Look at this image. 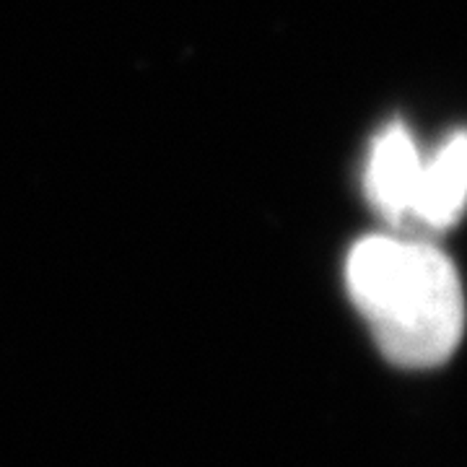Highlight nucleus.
<instances>
[{"label":"nucleus","mask_w":467,"mask_h":467,"mask_svg":"<svg viewBox=\"0 0 467 467\" xmlns=\"http://www.w3.org/2000/svg\"><path fill=\"white\" fill-rule=\"evenodd\" d=\"M350 301L392 364L436 367L465 333V294L451 260L434 244L374 234L346 260Z\"/></svg>","instance_id":"nucleus-1"},{"label":"nucleus","mask_w":467,"mask_h":467,"mask_svg":"<svg viewBox=\"0 0 467 467\" xmlns=\"http://www.w3.org/2000/svg\"><path fill=\"white\" fill-rule=\"evenodd\" d=\"M420 177H423V156L418 153L410 130L400 122L384 128L371 143L367 171H364V190L368 202L392 223L405 226L413 218Z\"/></svg>","instance_id":"nucleus-2"},{"label":"nucleus","mask_w":467,"mask_h":467,"mask_svg":"<svg viewBox=\"0 0 467 467\" xmlns=\"http://www.w3.org/2000/svg\"><path fill=\"white\" fill-rule=\"evenodd\" d=\"M467 208V133L451 135L429 161L418 187L410 223L441 232Z\"/></svg>","instance_id":"nucleus-3"}]
</instances>
